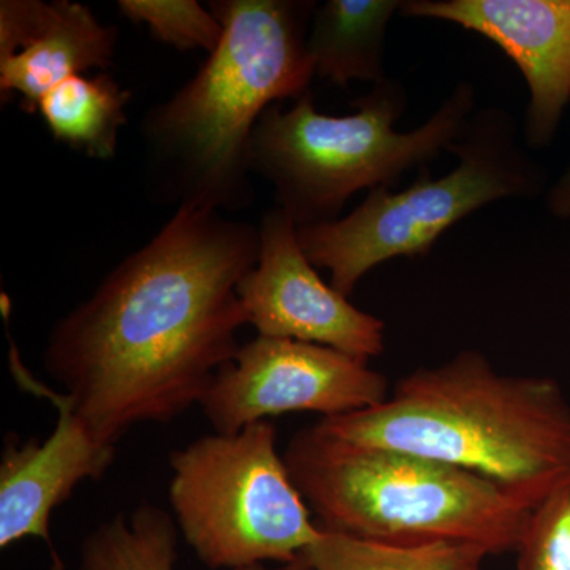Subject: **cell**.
I'll list each match as a JSON object with an SVG mask.
<instances>
[{"label":"cell","mask_w":570,"mask_h":570,"mask_svg":"<svg viewBox=\"0 0 570 570\" xmlns=\"http://www.w3.org/2000/svg\"><path fill=\"white\" fill-rule=\"evenodd\" d=\"M254 225L181 205L148 245L55 325L43 366L105 444L170 423L202 401L247 324L239 281L257 264Z\"/></svg>","instance_id":"obj_1"},{"label":"cell","mask_w":570,"mask_h":570,"mask_svg":"<svg viewBox=\"0 0 570 570\" xmlns=\"http://www.w3.org/2000/svg\"><path fill=\"white\" fill-rule=\"evenodd\" d=\"M400 13L453 22L498 45L530 89L524 142L553 141L570 102V0H403Z\"/></svg>","instance_id":"obj_11"},{"label":"cell","mask_w":570,"mask_h":570,"mask_svg":"<svg viewBox=\"0 0 570 570\" xmlns=\"http://www.w3.org/2000/svg\"><path fill=\"white\" fill-rule=\"evenodd\" d=\"M230 570H314V568L311 564L309 558H307L306 551H303L295 560L279 562V566H276V568H268L265 562H255V564L242 566V568Z\"/></svg>","instance_id":"obj_20"},{"label":"cell","mask_w":570,"mask_h":570,"mask_svg":"<svg viewBox=\"0 0 570 570\" xmlns=\"http://www.w3.org/2000/svg\"><path fill=\"white\" fill-rule=\"evenodd\" d=\"M305 551L314 570H480L487 557L472 547H393L324 530Z\"/></svg>","instance_id":"obj_16"},{"label":"cell","mask_w":570,"mask_h":570,"mask_svg":"<svg viewBox=\"0 0 570 570\" xmlns=\"http://www.w3.org/2000/svg\"><path fill=\"white\" fill-rule=\"evenodd\" d=\"M317 425L472 472L530 509L570 478V406L558 382L499 373L478 351L420 367L384 403Z\"/></svg>","instance_id":"obj_2"},{"label":"cell","mask_w":570,"mask_h":570,"mask_svg":"<svg viewBox=\"0 0 570 570\" xmlns=\"http://www.w3.org/2000/svg\"><path fill=\"white\" fill-rule=\"evenodd\" d=\"M403 0H326L316 6L307 51L316 75L337 86L387 80V29Z\"/></svg>","instance_id":"obj_13"},{"label":"cell","mask_w":570,"mask_h":570,"mask_svg":"<svg viewBox=\"0 0 570 570\" xmlns=\"http://www.w3.org/2000/svg\"><path fill=\"white\" fill-rule=\"evenodd\" d=\"M449 153L459 165L442 178L420 168L401 193L377 187L346 217L296 227L311 264L328 269L337 292L348 298L384 262L425 257L449 228L483 206L542 193L546 174L524 151L519 124L505 108L472 112Z\"/></svg>","instance_id":"obj_6"},{"label":"cell","mask_w":570,"mask_h":570,"mask_svg":"<svg viewBox=\"0 0 570 570\" xmlns=\"http://www.w3.org/2000/svg\"><path fill=\"white\" fill-rule=\"evenodd\" d=\"M170 508L206 568L288 562L321 538L268 420L170 453Z\"/></svg>","instance_id":"obj_7"},{"label":"cell","mask_w":570,"mask_h":570,"mask_svg":"<svg viewBox=\"0 0 570 570\" xmlns=\"http://www.w3.org/2000/svg\"><path fill=\"white\" fill-rule=\"evenodd\" d=\"M547 208L553 216L570 217V168L562 174L547 194Z\"/></svg>","instance_id":"obj_19"},{"label":"cell","mask_w":570,"mask_h":570,"mask_svg":"<svg viewBox=\"0 0 570 570\" xmlns=\"http://www.w3.org/2000/svg\"><path fill=\"white\" fill-rule=\"evenodd\" d=\"M515 553L519 570H570V478L531 509Z\"/></svg>","instance_id":"obj_18"},{"label":"cell","mask_w":570,"mask_h":570,"mask_svg":"<svg viewBox=\"0 0 570 570\" xmlns=\"http://www.w3.org/2000/svg\"><path fill=\"white\" fill-rule=\"evenodd\" d=\"M118 32L70 0L0 2V94L21 97L37 112L41 97L59 82L92 69L107 70Z\"/></svg>","instance_id":"obj_12"},{"label":"cell","mask_w":570,"mask_h":570,"mask_svg":"<svg viewBox=\"0 0 570 570\" xmlns=\"http://www.w3.org/2000/svg\"><path fill=\"white\" fill-rule=\"evenodd\" d=\"M129 100L130 92L111 75H73L45 94L37 111L56 141L91 159L110 160Z\"/></svg>","instance_id":"obj_14"},{"label":"cell","mask_w":570,"mask_h":570,"mask_svg":"<svg viewBox=\"0 0 570 570\" xmlns=\"http://www.w3.org/2000/svg\"><path fill=\"white\" fill-rule=\"evenodd\" d=\"M407 94L401 81L374 85L355 112L330 116L307 91L291 110L269 107L250 140V171L275 187L277 208L296 227L340 219L352 195L390 187L412 168L449 151L475 108V89L460 82L441 107L411 132H397Z\"/></svg>","instance_id":"obj_5"},{"label":"cell","mask_w":570,"mask_h":570,"mask_svg":"<svg viewBox=\"0 0 570 570\" xmlns=\"http://www.w3.org/2000/svg\"><path fill=\"white\" fill-rule=\"evenodd\" d=\"M118 7L127 20L145 24L154 39L176 50L212 55L223 40L224 28L216 14L195 0H121Z\"/></svg>","instance_id":"obj_17"},{"label":"cell","mask_w":570,"mask_h":570,"mask_svg":"<svg viewBox=\"0 0 570 570\" xmlns=\"http://www.w3.org/2000/svg\"><path fill=\"white\" fill-rule=\"evenodd\" d=\"M316 2L216 0L223 40L197 75L142 121L159 194L197 208L249 198L250 140L262 115L309 91Z\"/></svg>","instance_id":"obj_3"},{"label":"cell","mask_w":570,"mask_h":570,"mask_svg":"<svg viewBox=\"0 0 570 570\" xmlns=\"http://www.w3.org/2000/svg\"><path fill=\"white\" fill-rule=\"evenodd\" d=\"M318 528L393 547L515 551L531 509L497 483L439 461L333 436L314 423L283 453Z\"/></svg>","instance_id":"obj_4"},{"label":"cell","mask_w":570,"mask_h":570,"mask_svg":"<svg viewBox=\"0 0 570 570\" xmlns=\"http://www.w3.org/2000/svg\"><path fill=\"white\" fill-rule=\"evenodd\" d=\"M10 367L18 385L51 401L58 423L50 436L40 442L21 441L9 434L0 459V549L6 550L26 538L47 543L52 570L63 562L52 546L50 520L56 508L71 497L85 480H99L116 459V445L94 436L75 415L66 393H56L31 376L22 365L20 352L10 343Z\"/></svg>","instance_id":"obj_10"},{"label":"cell","mask_w":570,"mask_h":570,"mask_svg":"<svg viewBox=\"0 0 570 570\" xmlns=\"http://www.w3.org/2000/svg\"><path fill=\"white\" fill-rule=\"evenodd\" d=\"M258 234L257 264L236 288L258 336L318 344L367 363L384 354L385 322L318 276L287 213L277 206L266 213Z\"/></svg>","instance_id":"obj_9"},{"label":"cell","mask_w":570,"mask_h":570,"mask_svg":"<svg viewBox=\"0 0 570 570\" xmlns=\"http://www.w3.org/2000/svg\"><path fill=\"white\" fill-rule=\"evenodd\" d=\"M179 530L151 502L116 513L82 540L78 570H176Z\"/></svg>","instance_id":"obj_15"},{"label":"cell","mask_w":570,"mask_h":570,"mask_svg":"<svg viewBox=\"0 0 570 570\" xmlns=\"http://www.w3.org/2000/svg\"><path fill=\"white\" fill-rule=\"evenodd\" d=\"M390 392L387 377L355 356L257 336L217 373L200 407L214 433L234 434L291 412L340 417L384 403Z\"/></svg>","instance_id":"obj_8"}]
</instances>
